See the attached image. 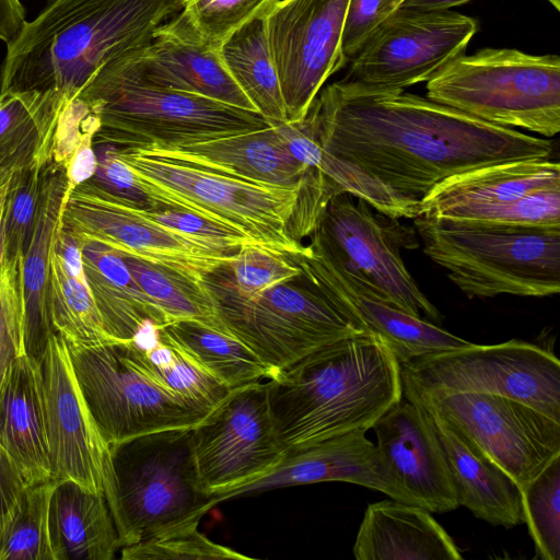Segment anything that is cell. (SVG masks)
<instances>
[{
  "label": "cell",
  "mask_w": 560,
  "mask_h": 560,
  "mask_svg": "<svg viewBox=\"0 0 560 560\" xmlns=\"http://www.w3.org/2000/svg\"><path fill=\"white\" fill-rule=\"evenodd\" d=\"M331 155L407 200L489 164L550 159L553 142L405 92L351 81L322 90L303 119Z\"/></svg>",
  "instance_id": "cell-1"
},
{
  "label": "cell",
  "mask_w": 560,
  "mask_h": 560,
  "mask_svg": "<svg viewBox=\"0 0 560 560\" xmlns=\"http://www.w3.org/2000/svg\"><path fill=\"white\" fill-rule=\"evenodd\" d=\"M182 0H49L7 43L0 93L78 95L109 60L151 43Z\"/></svg>",
  "instance_id": "cell-2"
},
{
  "label": "cell",
  "mask_w": 560,
  "mask_h": 560,
  "mask_svg": "<svg viewBox=\"0 0 560 560\" xmlns=\"http://www.w3.org/2000/svg\"><path fill=\"white\" fill-rule=\"evenodd\" d=\"M277 435L287 450L370 430L402 398L399 362L376 336L339 339L266 382Z\"/></svg>",
  "instance_id": "cell-3"
},
{
  "label": "cell",
  "mask_w": 560,
  "mask_h": 560,
  "mask_svg": "<svg viewBox=\"0 0 560 560\" xmlns=\"http://www.w3.org/2000/svg\"><path fill=\"white\" fill-rule=\"evenodd\" d=\"M115 153L155 209L199 215L291 259L306 254L302 240L331 200L313 188L254 183L129 149L115 148Z\"/></svg>",
  "instance_id": "cell-4"
},
{
  "label": "cell",
  "mask_w": 560,
  "mask_h": 560,
  "mask_svg": "<svg viewBox=\"0 0 560 560\" xmlns=\"http://www.w3.org/2000/svg\"><path fill=\"white\" fill-rule=\"evenodd\" d=\"M77 96L98 119L93 145L176 147L272 124L256 112L151 84L140 77L128 52L98 68Z\"/></svg>",
  "instance_id": "cell-5"
},
{
  "label": "cell",
  "mask_w": 560,
  "mask_h": 560,
  "mask_svg": "<svg viewBox=\"0 0 560 560\" xmlns=\"http://www.w3.org/2000/svg\"><path fill=\"white\" fill-rule=\"evenodd\" d=\"M102 479L121 548L200 522L213 506L199 480L191 428L107 444Z\"/></svg>",
  "instance_id": "cell-6"
},
{
  "label": "cell",
  "mask_w": 560,
  "mask_h": 560,
  "mask_svg": "<svg viewBox=\"0 0 560 560\" xmlns=\"http://www.w3.org/2000/svg\"><path fill=\"white\" fill-rule=\"evenodd\" d=\"M423 253L468 298L560 292V230L477 226L419 215Z\"/></svg>",
  "instance_id": "cell-7"
},
{
  "label": "cell",
  "mask_w": 560,
  "mask_h": 560,
  "mask_svg": "<svg viewBox=\"0 0 560 560\" xmlns=\"http://www.w3.org/2000/svg\"><path fill=\"white\" fill-rule=\"evenodd\" d=\"M427 97L489 124L550 138L560 131V58L483 48L427 81Z\"/></svg>",
  "instance_id": "cell-8"
},
{
  "label": "cell",
  "mask_w": 560,
  "mask_h": 560,
  "mask_svg": "<svg viewBox=\"0 0 560 560\" xmlns=\"http://www.w3.org/2000/svg\"><path fill=\"white\" fill-rule=\"evenodd\" d=\"M63 340L83 399L106 445L192 428L208 413L143 371L118 340Z\"/></svg>",
  "instance_id": "cell-9"
},
{
  "label": "cell",
  "mask_w": 560,
  "mask_h": 560,
  "mask_svg": "<svg viewBox=\"0 0 560 560\" xmlns=\"http://www.w3.org/2000/svg\"><path fill=\"white\" fill-rule=\"evenodd\" d=\"M348 194L332 198L313 233L308 248L364 283L378 298L415 317L440 324L443 316L418 287L400 248L419 246L413 229L378 212Z\"/></svg>",
  "instance_id": "cell-10"
},
{
  "label": "cell",
  "mask_w": 560,
  "mask_h": 560,
  "mask_svg": "<svg viewBox=\"0 0 560 560\" xmlns=\"http://www.w3.org/2000/svg\"><path fill=\"white\" fill-rule=\"evenodd\" d=\"M298 278L253 296L203 279L228 332L275 373L323 346L364 332L303 275V283H298Z\"/></svg>",
  "instance_id": "cell-11"
},
{
  "label": "cell",
  "mask_w": 560,
  "mask_h": 560,
  "mask_svg": "<svg viewBox=\"0 0 560 560\" xmlns=\"http://www.w3.org/2000/svg\"><path fill=\"white\" fill-rule=\"evenodd\" d=\"M402 396L454 431L521 488L560 454V422L504 396L427 393L402 384Z\"/></svg>",
  "instance_id": "cell-12"
},
{
  "label": "cell",
  "mask_w": 560,
  "mask_h": 560,
  "mask_svg": "<svg viewBox=\"0 0 560 560\" xmlns=\"http://www.w3.org/2000/svg\"><path fill=\"white\" fill-rule=\"evenodd\" d=\"M401 382L427 393H477L515 399L560 422V362L512 339L435 353L400 364Z\"/></svg>",
  "instance_id": "cell-13"
},
{
  "label": "cell",
  "mask_w": 560,
  "mask_h": 560,
  "mask_svg": "<svg viewBox=\"0 0 560 560\" xmlns=\"http://www.w3.org/2000/svg\"><path fill=\"white\" fill-rule=\"evenodd\" d=\"M195 463L212 505L270 474L287 454L271 418L266 383L231 389L191 428Z\"/></svg>",
  "instance_id": "cell-14"
},
{
  "label": "cell",
  "mask_w": 560,
  "mask_h": 560,
  "mask_svg": "<svg viewBox=\"0 0 560 560\" xmlns=\"http://www.w3.org/2000/svg\"><path fill=\"white\" fill-rule=\"evenodd\" d=\"M139 208L88 179L68 191L60 229L81 248L96 243L199 281L237 255L205 247L144 218Z\"/></svg>",
  "instance_id": "cell-15"
},
{
  "label": "cell",
  "mask_w": 560,
  "mask_h": 560,
  "mask_svg": "<svg viewBox=\"0 0 560 560\" xmlns=\"http://www.w3.org/2000/svg\"><path fill=\"white\" fill-rule=\"evenodd\" d=\"M349 0H278L265 33L288 122L305 118L324 83L348 61L342 32Z\"/></svg>",
  "instance_id": "cell-16"
},
{
  "label": "cell",
  "mask_w": 560,
  "mask_h": 560,
  "mask_svg": "<svg viewBox=\"0 0 560 560\" xmlns=\"http://www.w3.org/2000/svg\"><path fill=\"white\" fill-rule=\"evenodd\" d=\"M477 30L475 19L455 11L399 8L349 61L343 80L393 90L427 82L465 52Z\"/></svg>",
  "instance_id": "cell-17"
},
{
  "label": "cell",
  "mask_w": 560,
  "mask_h": 560,
  "mask_svg": "<svg viewBox=\"0 0 560 560\" xmlns=\"http://www.w3.org/2000/svg\"><path fill=\"white\" fill-rule=\"evenodd\" d=\"M52 481L103 494V442L77 383L63 338L54 334L38 362Z\"/></svg>",
  "instance_id": "cell-18"
},
{
  "label": "cell",
  "mask_w": 560,
  "mask_h": 560,
  "mask_svg": "<svg viewBox=\"0 0 560 560\" xmlns=\"http://www.w3.org/2000/svg\"><path fill=\"white\" fill-rule=\"evenodd\" d=\"M371 429L389 472L415 505L439 514L459 506L445 452L427 410L402 396Z\"/></svg>",
  "instance_id": "cell-19"
},
{
  "label": "cell",
  "mask_w": 560,
  "mask_h": 560,
  "mask_svg": "<svg viewBox=\"0 0 560 560\" xmlns=\"http://www.w3.org/2000/svg\"><path fill=\"white\" fill-rule=\"evenodd\" d=\"M129 150L254 183L313 188L330 199L343 194L325 173L291 154L273 122L261 130L192 144Z\"/></svg>",
  "instance_id": "cell-20"
},
{
  "label": "cell",
  "mask_w": 560,
  "mask_h": 560,
  "mask_svg": "<svg viewBox=\"0 0 560 560\" xmlns=\"http://www.w3.org/2000/svg\"><path fill=\"white\" fill-rule=\"evenodd\" d=\"M366 432L363 429L354 430L288 450L282 462L270 474L225 494L220 502L283 487L343 481L413 504L411 498L393 478L376 444L366 438Z\"/></svg>",
  "instance_id": "cell-21"
},
{
  "label": "cell",
  "mask_w": 560,
  "mask_h": 560,
  "mask_svg": "<svg viewBox=\"0 0 560 560\" xmlns=\"http://www.w3.org/2000/svg\"><path fill=\"white\" fill-rule=\"evenodd\" d=\"M128 56L151 84L258 113L229 73L220 50L206 45L180 12L156 28L149 45Z\"/></svg>",
  "instance_id": "cell-22"
},
{
  "label": "cell",
  "mask_w": 560,
  "mask_h": 560,
  "mask_svg": "<svg viewBox=\"0 0 560 560\" xmlns=\"http://www.w3.org/2000/svg\"><path fill=\"white\" fill-rule=\"evenodd\" d=\"M352 551L358 560L463 559L431 512L393 499L368 505Z\"/></svg>",
  "instance_id": "cell-23"
},
{
  "label": "cell",
  "mask_w": 560,
  "mask_h": 560,
  "mask_svg": "<svg viewBox=\"0 0 560 560\" xmlns=\"http://www.w3.org/2000/svg\"><path fill=\"white\" fill-rule=\"evenodd\" d=\"M65 166L54 159L47 166L31 238L23 253V352L39 362L56 334L49 314V260L68 195Z\"/></svg>",
  "instance_id": "cell-24"
},
{
  "label": "cell",
  "mask_w": 560,
  "mask_h": 560,
  "mask_svg": "<svg viewBox=\"0 0 560 560\" xmlns=\"http://www.w3.org/2000/svg\"><path fill=\"white\" fill-rule=\"evenodd\" d=\"M0 444L26 485L51 480L39 366L24 352L0 389Z\"/></svg>",
  "instance_id": "cell-25"
},
{
  "label": "cell",
  "mask_w": 560,
  "mask_h": 560,
  "mask_svg": "<svg viewBox=\"0 0 560 560\" xmlns=\"http://www.w3.org/2000/svg\"><path fill=\"white\" fill-rule=\"evenodd\" d=\"M560 186V165L551 159L500 162L455 174L420 200V215L436 218L456 208L509 202Z\"/></svg>",
  "instance_id": "cell-26"
},
{
  "label": "cell",
  "mask_w": 560,
  "mask_h": 560,
  "mask_svg": "<svg viewBox=\"0 0 560 560\" xmlns=\"http://www.w3.org/2000/svg\"><path fill=\"white\" fill-rule=\"evenodd\" d=\"M54 560H112L121 548L104 494L55 482L48 512Z\"/></svg>",
  "instance_id": "cell-27"
},
{
  "label": "cell",
  "mask_w": 560,
  "mask_h": 560,
  "mask_svg": "<svg viewBox=\"0 0 560 560\" xmlns=\"http://www.w3.org/2000/svg\"><path fill=\"white\" fill-rule=\"evenodd\" d=\"M430 416L445 452L459 505L492 525L511 528L523 524L517 483L497 465L474 452L439 418Z\"/></svg>",
  "instance_id": "cell-28"
},
{
  "label": "cell",
  "mask_w": 560,
  "mask_h": 560,
  "mask_svg": "<svg viewBox=\"0 0 560 560\" xmlns=\"http://www.w3.org/2000/svg\"><path fill=\"white\" fill-rule=\"evenodd\" d=\"M89 290L106 332L115 340H128L145 319L166 326L168 319L132 278L122 256L103 245L82 247Z\"/></svg>",
  "instance_id": "cell-29"
},
{
  "label": "cell",
  "mask_w": 560,
  "mask_h": 560,
  "mask_svg": "<svg viewBox=\"0 0 560 560\" xmlns=\"http://www.w3.org/2000/svg\"><path fill=\"white\" fill-rule=\"evenodd\" d=\"M70 100L55 90L0 93V162L21 170L51 160L59 117Z\"/></svg>",
  "instance_id": "cell-30"
},
{
  "label": "cell",
  "mask_w": 560,
  "mask_h": 560,
  "mask_svg": "<svg viewBox=\"0 0 560 560\" xmlns=\"http://www.w3.org/2000/svg\"><path fill=\"white\" fill-rule=\"evenodd\" d=\"M127 355L153 378L209 412L230 392L205 371L152 319L143 320L125 341Z\"/></svg>",
  "instance_id": "cell-31"
},
{
  "label": "cell",
  "mask_w": 560,
  "mask_h": 560,
  "mask_svg": "<svg viewBox=\"0 0 560 560\" xmlns=\"http://www.w3.org/2000/svg\"><path fill=\"white\" fill-rule=\"evenodd\" d=\"M220 56L235 83L260 115L273 122H288L264 18L245 24L231 35L220 48Z\"/></svg>",
  "instance_id": "cell-32"
},
{
  "label": "cell",
  "mask_w": 560,
  "mask_h": 560,
  "mask_svg": "<svg viewBox=\"0 0 560 560\" xmlns=\"http://www.w3.org/2000/svg\"><path fill=\"white\" fill-rule=\"evenodd\" d=\"M165 328L205 371L230 390L275 374L247 345L230 334L195 320H176Z\"/></svg>",
  "instance_id": "cell-33"
},
{
  "label": "cell",
  "mask_w": 560,
  "mask_h": 560,
  "mask_svg": "<svg viewBox=\"0 0 560 560\" xmlns=\"http://www.w3.org/2000/svg\"><path fill=\"white\" fill-rule=\"evenodd\" d=\"M121 256L137 284L161 310L170 324L176 320H195L229 334L203 280H195L139 258Z\"/></svg>",
  "instance_id": "cell-34"
},
{
  "label": "cell",
  "mask_w": 560,
  "mask_h": 560,
  "mask_svg": "<svg viewBox=\"0 0 560 560\" xmlns=\"http://www.w3.org/2000/svg\"><path fill=\"white\" fill-rule=\"evenodd\" d=\"M48 277L49 314L56 332L82 343L115 340L106 332L89 288L67 271L54 246Z\"/></svg>",
  "instance_id": "cell-35"
},
{
  "label": "cell",
  "mask_w": 560,
  "mask_h": 560,
  "mask_svg": "<svg viewBox=\"0 0 560 560\" xmlns=\"http://www.w3.org/2000/svg\"><path fill=\"white\" fill-rule=\"evenodd\" d=\"M434 219L486 228L560 230V186L542 188L509 202L451 209Z\"/></svg>",
  "instance_id": "cell-36"
},
{
  "label": "cell",
  "mask_w": 560,
  "mask_h": 560,
  "mask_svg": "<svg viewBox=\"0 0 560 560\" xmlns=\"http://www.w3.org/2000/svg\"><path fill=\"white\" fill-rule=\"evenodd\" d=\"M524 523L537 557L560 559V454L520 488Z\"/></svg>",
  "instance_id": "cell-37"
},
{
  "label": "cell",
  "mask_w": 560,
  "mask_h": 560,
  "mask_svg": "<svg viewBox=\"0 0 560 560\" xmlns=\"http://www.w3.org/2000/svg\"><path fill=\"white\" fill-rule=\"evenodd\" d=\"M55 482L26 486L20 511L2 537L0 560H54L48 512Z\"/></svg>",
  "instance_id": "cell-38"
},
{
  "label": "cell",
  "mask_w": 560,
  "mask_h": 560,
  "mask_svg": "<svg viewBox=\"0 0 560 560\" xmlns=\"http://www.w3.org/2000/svg\"><path fill=\"white\" fill-rule=\"evenodd\" d=\"M301 275V268L290 257L258 245H249L206 279L240 295L253 296Z\"/></svg>",
  "instance_id": "cell-39"
},
{
  "label": "cell",
  "mask_w": 560,
  "mask_h": 560,
  "mask_svg": "<svg viewBox=\"0 0 560 560\" xmlns=\"http://www.w3.org/2000/svg\"><path fill=\"white\" fill-rule=\"evenodd\" d=\"M278 0H182L180 14L199 38L220 50L245 24L262 19Z\"/></svg>",
  "instance_id": "cell-40"
},
{
  "label": "cell",
  "mask_w": 560,
  "mask_h": 560,
  "mask_svg": "<svg viewBox=\"0 0 560 560\" xmlns=\"http://www.w3.org/2000/svg\"><path fill=\"white\" fill-rule=\"evenodd\" d=\"M200 522L175 526L135 545L120 548L124 560H250L199 532Z\"/></svg>",
  "instance_id": "cell-41"
},
{
  "label": "cell",
  "mask_w": 560,
  "mask_h": 560,
  "mask_svg": "<svg viewBox=\"0 0 560 560\" xmlns=\"http://www.w3.org/2000/svg\"><path fill=\"white\" fill-rule=\"evenodd\" d=\"M51 160L36 162L14 172L1 258L24 253L32 235L47 166Z\"/></svg>",
  "instance_id": "cell-42"
},
{
  "label": "cell",
  "mask_w": 560,
  "mask_h": 560,
  "mask_svg": "<svg viewBox=\"0 0 560 560\" xmlns=\"http://www.w3.org/2000/svg\"><path fill=\"white\" fill-rule=\"evenodd\" d=\"M147 219L211 249L236 254L242 248L256 245L246 235L231 228L208 221L199 215L176 209H142Z\"/></svg>",
  "instance_id": "cell-43"
},
{
  "label": "cell",
  "mask_w": 560,
  "mask_h": 560,
  "mask_svg": "<svg viewBox=\"0 0 560 560\" xmlns=\"http://www.w3.org/2000/svg\"><path fill=\"white\" fill-rule=\"evenodd\" d=\"M396 10L390 0H349L342 32V52L348 62Z\"/></svg>",
  "instance_id": "cell-44"
},
{
  "label": "cell",
  "mask_w": 560,
  "mask_h": 560,
  "mask_svg": "<svg viewBox=\"0 0 560 560\" xmlns=\"http://www.w3.org/2000/svg\"><path fill=\"white\" fill-rule=\"evenodd\" d=\"M93 148L97 159L96 171L91 178L93 182L142 209H155L152 200L140 188L132 171L116 155L114 147Z\"/></svg>",
  "instance_id": "cell-45"
},
{
  "label": "cell",
  "mask_w": 560,
  "mask_h": 560,
  "mask_svg": "<svg viewBox=\"0 0 560 560\" xmlns=\"http://www.w3.org/2000/svg\"><path fill=\"white\" fill-rule=\"evenodd\" d=\"M20 353H23L22 296L14 285L0 283V389Z\"/></svg>",
  "instance_id": "cell-46"
},
{
  "label": "cell",
  "mask_w": 560,
  "mask_h": 560,
  "mask_svg": "<svg viewBox=\"0 0 560 560\" xmlns=\"http://www.w3.org/2000/svg\"><path fill=\"white\" fill-rule=\"evenodd\" d=\"M26 486L16 464L0 444V526L2 537L20 511Z\"/></svg>",
  "instance_id": "cell-47"
},
{
  "label": "cell",
  "mask_w": 560,
  "mask_h": 560,
  "mask_svg": "<svg viewBox=\"0 0 560 560\" xmlns=\"http://www.w3.org/2000/svg\"><path fill=\"white\" fill-rule=\"evenodd\" d=\"M95 132H86L65 164L68 189L91 179L96 171L97 159L93 148Z\"/></svg>",
  "instance_id": "cell-48"
},
{
  "label": "cell",
  "mask_w": 560,
  "mask_h": 560,
  "mask_svg": "<svg viewBox=\"0 0 560 560\" xmlns=\"http://www.w3.org/2000/svg\"><path fill=\"white\" fill-rule=\"evenodd\" d=\"M54 248L67 271L88 287L83 269L82 248L69 234L60 229V225L54 240Z\"/></svg>",
  "instance_id": "cell-49"
},
{
  "label": "cell",
  "mask_w": 560,
  "mask_h": 560,
  "mask_svg": "<svg viewBox=\"0 0 560 560\" xmlns=\"http://www.w3.org/2000/svg\"><path fill=\"white\" fill-rule=\"evenodd\" d=\"M25 21V9L20 0H0V40L9 43Z\"/></svg>",
  "instance_id": "cell-50"
},
{
  "label": "cell",
  "mask_w": 560,
  "mask_h": 560,
  "mask_svg": "<svg viewBox=\"0 0 560 560\" xmlns=\"http://www.w3.org/2000/svg\"><path fill=\"white\" fill-rule=\"evenodd\" d=\"M468 1L470 0H406L400 8L417 11H441Z\"/></svg>",
  "instance_id": "cell-51"
},
{
  "label": "cell",
  "mask_w": 560,
  "mask_h": 560,
  "mask_svg": "<svg viewBox=\"0 0 560 560\" xmlns=\"http://www.w3.org/2000/svg\"><path fill=\"white\" fill-rule=\"evenodd\" d=\"M14 171L9 165L0 162V188L10 179Z\"/></svg>",
  "instance_id": "cell-52"
},
{
  "label": "cell",
  "mask_w": 560,
  "mask_h": 560,
  "mask_svg": "<svg viewBox=\"0 0 560 560\" xmlns=\"http://www.w3.org/2000/svg\"><path fill=\"white\" fill-rule=\"evenodd\" d=\"M556 10H560V0H547Z\"/></svg>",
  "instance_id": "cell-53"
},
{
  "label": "cell",
  "mask_w": 560,
  "mask_h": 560,
  "mask_svg": "<svg viewBox=\"0 0 560 560\" xmlns=\"http://www.w3.org/2000/svg\"><path fill=\"white\" fill-rule=\"evenodd\" d=\"M396 8H400L406 0H390Z\"/></svg>",
  "instance_id": "cell-54"
},
{
  "label": "cell",
  "mask_w": 560,
  "mask_h": 560,
  "mask_svg": "<svg viewBox=\"0 0 560 560\" xmlns=\"http://www.w3.org/2000/svg\"><path fill=\"white\" fill-rule=\"evenodd\" d=\"M1 538H2V530H1V526H0V544H1Z\"/></svg>",
  "instance_id": "cell-55"
}]
</instances>
